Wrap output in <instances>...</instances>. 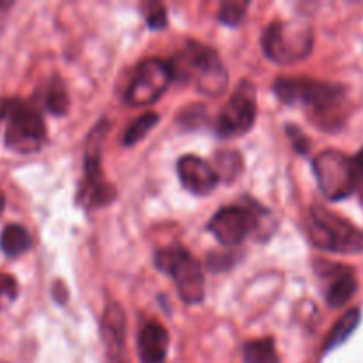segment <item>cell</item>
I'll list each match as a JSON object with an SVG mask.
<instances>
[{
    "mask_svg": "<svg viewBox=\"0 0 363 363\" xmlns=\"http://www.w3.org/2000/svg\"><path fill=\"white\" fill-rule=\"evenodd\" d=\"M7 106H9V99L0 98V123L7 117Z\"/></svg>",
    "mask_w": 363,
    "mask_h": 363,
    "instance_id": "28",
    "label": "cell"
},
{
    "mask_svg": "<svg viewBox=\"0 0 363 363\" xmlns=\"http://www.w3.org/2000/svg\"><path fill=\"white\" fill-rule=\"evenodd\" d=\"M354 167H357V172H358V186L363 184V147L358 151V155L353 158Z\"/></svg>",
    "mask_w": 363,
    "mask_h": 363,
    "instance_id": "27",
    "label": "cell"
},
{
    "mask_svg": "<svg viewBox=\"0 0 363 363\" xmlns=\"http://www.w3.org/2000/svg\"><path fill=\"white\" fill-rule=\"evenodd\" d=\"M45 106L55 116H64L69 108V94H67L66 84L59 77H53L46 87Z\"/></svg>",
    "mask_w": 363,
    "mask_h": 363,
    "instance_id": "18",
    "label": "cell"
},
{
    "mask_svg": "<svg viewBox=\"0 0 363 363\" xmlns=\"http://www.w3.org/2000/svg\"><path fill=\"white\" fill-rule=\"evenodd\" d=\"M18 296V284L7 273H0V311L13 303Z\"/></svg>",
    "mask_w": 363,
    "mask_h": 363,
    "instance_id": "23",
    "label": "cell"
},
{
    "mask_svg": "<svg viewBox=\"0 0 363 363\" xmlns=\"http://www.w3.org/2000/svg\"><path fill=\"white\" fill-rule=\"evenodd\" d=\"M155 264L160 272L172 277L184 303L195 305L204 300L206 287L201 264L191 257L186 248L179 245L160 248L155 254Z\"/></svg>",
    "mask_w": 363,
    "mask_h": 363,
    "instance_id": "5",
    "label": "cell"
},
{
    "mask_svg": "<svg viewBox=\"0 0 363 363\" xmlns=\"http://www.w3.org/2000/svg\"><path fill=\"white\" fill-rule=\"evenodd\" d=\"M6 145L18 155H32L43 147L46 140V126L43 116L28 103L9 99L7 106Z\"/></svg>",
    "mask_w": 363,
    "mask_h": 363,
    "instance_id": "7",
    "label": "cell"
},
{
    "mask_svg": "<svg viewBox=\"0 0 363 363\" xmlns=\"http://www.w3.org/2000/svg\"><path fill=\"white\" fill-rule=\"evenodd\" d=\"M257 116V96H255L254 84L243 80L238 85L236 92L222 113L216 119V131L222 137H236L243 135L254 126Z\"/></svg>",
    "mask_w": 363,
    "mask_h": 363,
    "instance_id": "9",
    "label": "cell"
},
{
    "mask_svg": "<svg viewBox=\"0 0 363 363\" xmlns=\"http://www.w3.org/2000/svg\"><path fill=\"white\" fill-rule=\"evenodd\" d=\"M170 80H172V73H170L169 62H163L160 59L142 60L135 69L124 99L133 106L151 105L158 101L160 96L169 89Z\"/></svg>",
    "mask_w": 363,
    "mask_h": 363,
    "instance_id": "8",
    "label": "cell"
},
{
    "mask_svg": "<svg viewBox=\"0 0 363 363\" xmlns=\"http://www.w3.org/2000/svg\"><path fill=\"white\" fill-rule=\"evenodd\" d=\"M319 190L328 201H342L358 190V172L353 158L335 149L319 152L312 162Z\"/></svg>",
    "mask_w": 363,
    "mask_h": 363,
    "instance_id": "6",
    "label": "cell"
},
{
    "mask_svg": "<svg viewBox=\"0 0 363 363\" xmlns=\"http://www.w3.org/2000/svg\"><path fill=\"white\" fill-rule=\"evenodd\" d=\"M277 98L286 105H301L311 108L314 123L321 130H330L342 124V105L346 101V87L326 84L307 77H280L273 85Z\"/></svg>",
    "mask_w": 363,
    "mask_h": 363,
    "instance_id": "1",
    "label": "cell"
},
{
    "mask_svg": "<svg viewBox=\"0 0 363 363\" xmlns=\"http://www.w3.org/2000/svg\"><path fill=\"white\" fill-rule=\"evenodd\" d=\"M142 11H144L147 25L151 28H155V30H162L167 25V21H169L165 6L160 2H145L144 6H142Z\"/></svg>",
    "mask_w": 363,
    "mask_h": 363,
    "instance_id": "22",
    "label": "cell"
},
{
    "mask_svg": "<svg viewBox=\"0 0 363 363\" xmlns=\"http://www.w3.org/2000/svg\"><path fill=\"white\" fill-rule=\"evenodd\" d=\"M137 346L142 363H165L169 333L158 321H151L138 333Z\"/></svg>",
    "mask_w": 363,
    "mask_h": 363,
    "instance_id": "14",
    "label": "cell"
},
{
    "mask_svg": "<svg viewBox=\"0 0 363 363\" xmlns=\"http://www.w3.org/2000/svg\"><path fill=\"white\" fill-rule=\"evenodd\" d=\"M312 28L300 21L277 20L262 32V52L280 66L307 59L312 52Z\"/></svg>",
    "mask_w": 363,
    "mask_h": 363,
    "instance_id": "4",
    "label": "cell"
},
{
    "mask_svg": "<svg viewBox=\"0 0 363 363\" xmlns=\"http://www.w3.org/2000/svg\"><path fill=\"white\" fill-rule=\"evenodd\" d=\"M245 363H280L273 339L250 340L243 347Z\"/></svg>",
    "mask_w": 363,
    "mask_h": 363,
    "instance_id": "17",
    "label": "cell"
},
{
    "mask_svg": "<svg viewBox=\"0 0 363 363\" xmlns=\"http://www.w3.org/2000/svg\"><path fill=\"white\" fill-rule=\"evenodd\" d=\"M248 2H240V0H233V2H223L218 11V20L222 23L229 25V27H236L241 20H243L245 13H247Z\"/></svg>",
    "mask_w": 363,
    "mask_h": 363,
    "instance_id": "21",
    "label": "cell"
},
{
    "mask_svg": "<svg viewBox=\"0 0 363 363\" xmlns=\"http://www.w3.org/2000/svg\"><path fill=\"white\" fill-rule=\"evenodd\" d=\"M362 312L360 308H353V311L346 312L339 321L335 323V326L330 332L328 339H326L325 347H323V353H330V351L337 350L339 346H342L354 332H357L358 325H360Z\"/></svg>",
    "mask_w": 363,
    "mask_h": 363,
    "instance_id": "15",
    "label": "cell"
},
{
    "mask_svg": "<svg viewBox=\"0 0 363 363\" xmlns=\"http://www.w3.org/2000/svg\"><path fill=\"white\" fill-rule=\"evenodd\" d=\"M172 78L194 84L206 96H220L227 89L229 74L218 53L199 41H188L169 62Z\"/></svg>",
    "mask_w": 363,
    "mask_h": 363,
    "instance_id": "2",
    "label": "cell"
},
{
    "mask_svg": "<svg viewBox=\"0 0 363 363\" xmlns=\"http://www.w3.org/2000/svg\"><path fill=\"white\" fill-rule=\"evenodd\" d=\"M7 7H9V4H7V2H0V11L7 9ZM0 27H2V25H0Z\"/></svg>",
    "mask_w": 363,
    "mask_h": 363,
    "instance_id": "30",
    "label": "cell"
},
{
    "mask_svg": "<svg viewBox=\"0 0 363 363\" xmlns=\"http://www.w3.org/2000/svg\"><path fill=\"white\" fill-rule=\"evenodd\" d=\"M4 208H6V197H4V194L0 191V215H2Z\"/></svg>",
    "mask_w": 363,
    "mask_h": 363,
    "instance_id": "29",
    "label": "cell"
},
{
    "mask_svg": "<svg viewBox=\"0 0 363 363\" xmlns=\"http://www.w3.org/2000/svg\"><path fill=\"white\" fill-rule=\"evenodd\" d=\"M233 264V254H211L208 257V268H211V272H222V269L229 268Z\"/></svg>",
    "mask_w": 363,
    "mask_h": 363,
    "instance_id": "26",
    "label": "cell"
},
{
    "mask_svg": "<svg viewBox=\"0 0 363 363\" xmlns=\"http://www.w3.org/2000/svg\"><path fill=\"white\" fill-rule=\"evenodd\" d=\"M307 233L312 245L332 254L363 252V230L337 213L314 206L308 213Z\"/></svg>",
    "mask_w": 363,
    "mask_h": 363,
    "instance_id": "3",
    "label": "cell"
},
{
    "mask_svg": "<svg viewBox=\"0 0 363 363\" xmlns=\"http://www.w3.org/2000/svg\"><path fill=\"white\" fill-rule=\"evenodd\" d=\"M160 123V116L156 112H145L142 113L138 119H135L133 123L130 124V128L126 130L123 137L124 145H135L137 142H140L156 124Z\"/></svg>",
    "mask_w": 363,
    "mask_h": 363,
    "instance_id": "19",
    "label": "cell"
},
{
    "mask_svg": "<svg viewBox=\"0 0 363 363\" xmlns=\"http://www.w3.org/2000/svg\"><path fill=\"white\" fill-rule=\"evenodd\" d=\"M216 163V176L218 179L225 181H234L241 174V169H243V163H241L240 152L236 151H220L216 152L215 156Z\"/></svg>",
    "mask_w": 363,
    "mask_h": 363,
    "instance_id": "20",
    "label": "cell"
},
{
    "mask_svg": "<svg viewBox=\"0 0 363 363\" xmlns=\"http://www.w3.org/2000/svg\"><path fill=\"white\" fill-rule=\"evenodd\" d=\"M206 117V108L202 105H191L188 108L181 110L179 116H177V121L184 124L188 128H195L201 124V121Z\"/></svg>",
    "mask_w": 363,
    "mask_h": 363,
    "instance_id": "24",
    "label": "cell"
},
{
    "mask_svg": "<svg viewBox=\"0 0 363 363\" xmlns=\"http://www.w3.org/2000/svg\"><path fill=\"white\" fill-rule=\"evenodd\" d=\"M32 238L25 227L18 225V223H11L0 234V248L9 257H18V255L25 254L30 250Z\"/></svg>",
    "mask_w": 363,
    "mask_h": 363,
    "instance_id": "16",
    "label": "cell"
},
{
    "mask_svg": "<svg viewBox=\"0 0 363 363\" xmlns=\"http://www.w3.org/2000/svg\"><path fill=\"white\" fill-rule=\"evenodd\" d=\"M259 213L243 206L222 208L208 223V230L222 245H240L259 225Z\"/></svg>",
    "mask_w": 363,
    "mask_h": 363,
    "instance_id": "10",
    "label": "cell"
},
{
    "mask_svg": "<svg viewBox=\"0 0 363 363\" xmlns=\"http://www.w3.org/2000/svg\"><path fill=\"white\" fill-rule=\"evenodd\" d=\"M177 174H179V179L183 183V186L190 194L199 195V197H204V195L211 194L220 181L215 169L208 162H204L199 156L191 155L183 156L177 162Z\"/></svg>",
    "mask_w": 363,
    "mask_h": 363,
    "instance_id": "12",
    "label": "cell"
},
{
    "mask_svg": "<svg viewBox=\"0 0 363 363\" xmlns=\"http://www.w3.org/2000/svg\"><path fill=\"white\" fill-rule=\"evenodd\" d=\"M101 335L108 351L110 363H128L126 315L119 303H110L101 319Z\"/></svg>",
    "mask_w": 363,
    "mask_h": 363,
    "instance_id": "11",
    "label": "cell"
},
{
    "mask_svg": "<svg viewBox=\"0 0 363 363\" xmlns=\"http://www.w3.org/2000/svg\"><path fill=\"white\" fill-rule=\"evenodd\" d=\"M287 135H289L291 140H293V147L296 149L300 155H305V152L311 149V144H308L307 135H305L303 131H301L298 126H293V124H289V126H287Z\"/></svg>",
    "mask_w": 363,
    "mask_h": 363,
    "instance_id": "25",
    "label": "cell"
},
{
    "mask_svg": "<svg viewBox=\"0 0 363 363\" xmlns=\"http://www.w3.org/2000/svg\"><path fill=\"white\" fill-rule=\"evenodd\" d=\"M323 273L325 277H330L328 289H326V303L332 308H340L354 296L358 289V280L354 277L353 268L340 264H328L323 262Z\"/></svg>",
    "mask_w": 363,
    "mask_h": 363,
    "instance_id": "13",
    "label": "cell"
}]
</instances>
